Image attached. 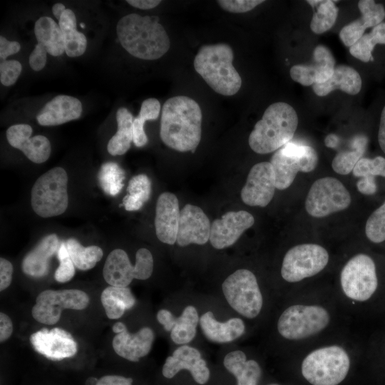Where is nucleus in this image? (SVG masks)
Segmentation results:
<instances>
[{"label": "nucleus", "mask_w": 385, "mask_h": 385, "mask_svg": "<svg viewBox=\"0 0 385 385\" xmlns=\"http://www.w3.org/2000/svg\"><path fill=\"white\" fill-rule=\"evenodd\" d=\"M202 111L199 104L185 96L168 99L163 106L160 136L169 148L194 153L202 135Z\"/></svg>", "instance_id": "f257e3e1"}, {"label": "nucleus", "mask_w": 385, "mask_h": 385, "mask_svg": "<svg viewBox=\"0 0 385 385\" xmlns=\"http://www.w3.org/2000/svg\"><path fill=\"white\" fill-rule=\"evenodd\" d=\"M121 46L130 55L143 60H156L170 48L169 36L155 16L130 14L116 26Z\"/></svg>", "instance_id": "f03ea898"}, {"label": "nucleus", "mask_w": 385, "mask_h": 385, "mask_svg": "<svg viewBox=\"0 0 385 385\" xmlns=\"http://www.w3.org/2000/svg\"><path fill=\"white\" fill-rule=\"evenodd\" d=\"M297 125V114L292 106L284 102L272 103L255 125L249 135V145L259 154L274 152L290 142Z\"/></svg>", "instance_id": "7ed1b4c3"}, {"label": "nucleus", "mask_w": 385, "mask_h": 385, "mask_svg": "<svg viewBox=\"0 0 385 385\" xmlns=\"http://www.w3.org/2000/svg\"><path fill=\"white\" fill-rule=\"evenodd\" d=\"M233 58L232 48L227 43L204 45L196 54L193 65L212 90L230 96L236 94L242 86V78L232 64Z\"/></svg>", "instance_id": "20e7f679"}, {"label": "nucleus", "mask_w": 385, "mask_h": 385, "mask_svg": "<svg viewBox=\"0 0 385 385\" xmlns=\"http://www.w3.org/2000/svg\"><path fill=\"white\" fill-rule=\"evenodd\" d=\"M350 366L349 351L332 344L309 351L301 363V373L312 385H339L346 377Z\"/></svg>", "instance_id": "39448f33"}, {"label": "nucleus", "mask_w": 385, "mask_h": 385, "mask_svg": "<svg viewBox=\"0 0 385 385\" xmlns=\"http://www.w3.org/2000/svg\"><path fill=\"white\" fill-rule=\"evenodd\" d=\"M332 315L323 305L297 303L287 307L277 321V331L284 339L299 342L324 332L330 324Z\"/></svg>", "instance_id": "423d86ee"}, {"label": "nucleus", "mask_w": 385, "mask_h": 385, "mask_svg": "<svg viewBox=\"0 0 385 385\" xmlns=\"http://www.w3.org/2000/svg\"><path fill=\"white\" fill-rule=\"evenodd\" d=\"M67 183V173L61 167H55L41 175L31 192L34 212L44 218L63 214L68 205Z\"/></svg>", "instance_id": "0eeeda50"}, {"label": "nucleus", "mask_w": 385, "mask_h": 385, "mask_svg": "<svg viewBox=\"0 0 385 385\" xmlns=\"http://www.w3.org/2000/svg\"><path fill=\"white\" fill-rule=\"evenodd\" d=\"M343 294L355 302L369 300L378 287L374 261L366 254L359 253L344 265L340 273Z\"/></svg>", "instance_id": "6e6552de"}, {"label": "nucleus", "mask_w": 385, "mask_h": 385, "mask_svg": "<svg viewBox=\"0 0 385 385\" xmlns=\"http://www.w3.org/2000/svg\"><path fill=\"white\" fill-rule=\"evenodd\" d=\"M225 299L241 315L254 319L260 313L263 298L254 273L240 269L228 276L222 284Z\"/></svg>", "instance_id": "1a4fd4ad"}, {"label": "nucleus", "mask_w": 385, "mask_h": 385, "mask_svg": "<svg viewBox=\"0 0 385 385\" xmlns=\"http://www.w3.org/2000/svg\"><path fill=\"white\" fill-rule=\"evenodd\" d=\"M270 163L276 188L285 190L292 184L298 172L309 173L315 169L318 155L311 146L289 142L273 154Z\"/></svg>", "instance_id": "9d476101"}, {"label": "nucleus", "mask_w": 385, "mask_h": 385, "mask_svg": "<svg viewBox=\"0 0 385 385\" xmlns=\"http://www.w3.org/2000/svg\"><path fill=\"white\" fill-rule=\"evenodd\" d=\"M153 270V258L145 248L139 249L135 254V264L133 265L127 253L115 249L108 255L103 269L105 281L111 286L128 287L133 279H148Z\"/></svg>", "instance_id": "9b49d317"}, {"label": "nucleus", "mask_w": 385, "mask_h": 385, "mask_svg": "<svg viewBox=\"0 0 385 385\" xmlns=\"http://www.w3.org/2000/svg\"><path fill=\"white\" fill-rule=\"evenodd\" d=\"M329 260L327 250L319 245H295L284 255L281 267L282 277L287 282H299L322 272Z\"/></svg>", "instance_id": "f8f14e48"}, {"label": "nucleus", "mask_w": 385, "mask_h": 385, "mask_svg": "<svg viewBox=\"0 0 385 385\" xmlns=\"http://www.w3.org/2000/svg\"><path fill=\"white\" fill-rule=\"evenodd\" d=\"M351 202L349 191L338 179L325 177L317 180L311 186L305 209L314 217H324L346 209Z\"/></svg>", "instance_id": "ddd939ff"}, {"label": "nucleus", "mask_w": 385, "mask_h": 385, "mask_svg": "<svg viewBox=\"0 0 385 385\" xmlns=\"http://www.w3.org/2000/svg\"><path fill=\"white\" fill-rule=\"evenodd\" d=\"M89 301L88 295L80 289H46L36 297L31 314L37 322L53 325L59 321L63 309L82 310Z\"/></svg>", "instance_id": "4468645a"}, {"label": "nucleus", "mask_w": 385, "mask_h": 385, "mask_svg": "<svg viewBox=\"0 0 385 385\" xmlns=\"http://www.w3.org/2000/svg\"><path fill=\"white\" fill-rule=\"evenodd\" d=\"M275 188V177L271 163H258L249 172L241 190V198L247 205L265 207L272 200Z\"/></svg>", "instance_id": "2eb2a0df"}, {"label": "nucleus", "mask_w": 385, "mask_h": 385, "mask_svg": "<svg viewBox=\"0 0 385 385\" xmlns=\"http://www.w3.org/2000/svg\"><path fill=\"white\" fill-rule=\"evenodd\" d=\"M30 342L39 354L52 360L71 357L77 352V344L65 329L55 327L42 328L30 336Z\"/></svg>", "instance_id": "dca6fc26"}, {"label": "nucleus", "mask_w": 385, "mask_h": 385, "mask_svg": "<svg viewBox=\"0 0 385 385\" xmlns=\"http://www.w3.org/2000/svg\"><path fill=\"white\" fill-rule=\"evenodd\" d=\"M255 223L252 214L245 210L230 211L212 222L210 242L215 249L228 247Z\"/></svg>", "instance_id": "f3484780"}, {"label": "nucleus", "mask_w": 385, "mask_h": 385, "mask_svg": "<svg viewBox=\"0 0 385 385\" xmlns=\"http://www.w3.org/2000/svg\"><path fill=\"white\" fill-rule=\"evenodd\" d=\"M335 68V60L330 50L319 45L313 51L312 61L293 66L289 71L292 79L302 86L321 84L327 81Z\"/></svg>", "instance_id": "a211bd4d"}, {"label": "nucleus", "mask_w": 385, "mask_h": 385, "mask_svg": "<svg viewBox=\"0 0 385 385\" xmlns=\"http://www.w3.org/2000/svg\"><path fill=\"white\" fill-rule=\"evenodd\" d=\"M183 369L188 370L199 384H206L210 379V370L200 351L187 345L178 347L166 359L162 373L165 378L172 379Z\"/></svg>", "instance_id": "6ab92c4d"}, {"label": "nucleus", "mask_w": 385, "mask_h": 385, "mask_svg": "<svg viewBox=\"0 0 385 385\" xmlns=\"http://www.w3.org/2000/svg\"><path fill=\"white\" fill-rule=\"evenodd\" d=\"M210 222L203 210L191 204L180 210L177 243L180 247L190 244L205 245L210 239Z\"/></svg>", "instance_id": "aec40b11"}, {"label": "nucleus", "mask_w": 385, "mask_h": 385, "mask_svg": "<svg viewBox=\"0 0 385 385\" xmlns=\"http://www.w3.org/2000/svg\"><path fill=\"white\" fill-rule=\"evenodd\" d=\"M32 132L31 125L16 124L7 129L6 138L12 147L22 151L26 157L33 163H44L51 155L50 141L42 135H37L30 138Z\"/></svg>", "instance_id": "412c9836"}, {"label": "nucleus", "mask_w": 385, "mask_h": 385, "mask_svg": "<svg viewBox=\"0 0 385 385\" xmlns=\"http://www.w3.org/2000/svg\"><path fill=\"white\" fill-rule=\"evenodd\" d=\"M180 210L176 195L169 192L161 193L155 207V228L158 239L168 245L177 241Z\"/></svg>", "instance_id": "4be33fe9"}, {"label": "nucleus", "mask_w": 385, "mask_h": 385, "mask_svg": "<svg viewBox=\"0 0 385 385\" xmlns=\"http://www.w3.org/2000/svg\"><path fill=\"white\" fill-rule=\"evenodd\" d=\"M154 340V333L149 327H143L135 334L126 329L113 337L112 346L120 356L130 361H138L150 351Z\"/></svg>", "instance_id": "5701e85b"}, {"label": "nucleus", "mask_w": 385, "mask_h": 385, "mask_svg": "<svg viewBox=\"0 0 385 385\" xmlns=\"http://www.w3.org/2000/svg\"><path fill=\"white\" fill-rule=\"evenodd\" d=\"M82 110V104L78 98L58 95L43 106L37 115L36 120L41 125H58L78 119Z\"/></svg>", "instance_id": "b1692460"}, {"label": "nucleus", "mask_w": 385, "mask_h": 385, "mask_svg": "<svg viewBox=\"0 0 385 385\" xmlns=\"http://www.w3.org/2000/svg\"><path fill=\"white\" fill-rule=\"evenodd\" d=\"M58 237L54 233L42 238L24 257L21 263L24 273L34 277L46 275L48 272L49 260L58 249Z\"/></svg>", "instance_id": "393cba45"}, {"label": "nucleus", "mask_w": 385, "mask_h": 385, "mask_svg": "<svg viewBox=\"0 0 385 385\" xmlns=\"http://www.w3.org/2000/svg\"><path fill=\"white\" fill-rule=\"evenodd\" d=\"M200 324L204 335L211 342H230L240 337L245 327L240 318H232L225 322L216 320L212 312H207L200 318Z\"/></svg>", "instance_id": "a878e982"}, {"label": "nucleus", "mask_w": 385, "mask_h": 385, "mask_svg": "<svg viewBox=\"0 0 385 385\" xmlns=\"http://www.w3.org/2000/svg\"><path fill=\"white\" fill-rule=\"evenodd\" d=\"M361 78L353 68L346 65L335 67L332 77L326 82L312 85L314 92L319 96H325L339 89L348 94L356 95L361 88Z\"/></svg>", "instance_id": "bb28decb"}, {"label": "nucleus", "mask_w": 385, "mask_h": 385, "mask_svg": "<svg viewBox=\"0 0 385 385\" xmlns=\"http://www.w3.org/2000/svg\"><path fill=\"white\" fill-rule=\"evenodd\" d=\"M223 364L226 369L235 376L237 385H257L262 370L259 364L253 359H247L245 354L236 350L225 356Z\"/></svg>", "instance_id": "cd10ccee"}, {"label": "nucleus", "mask_w": 385, "mask_h": 385, "mask_svg": "<svg viewBox=\"0 0 385 385\" xmlns=\"http://www.w3.org/2000/svg\"><path fill=\"white\" fill-rule=\"evenodd\" d=\"M352 172L355 177L359 178L356 183L359 192L366 195H373L377 189L374 178H385V158L381 156L373 159L361 158Z\"/></svg>", "instance_id": "c85d7f7f"}, {"label": "nucleus", "mask_w": 385, "mask_h": 385, "mask_svg": "<svg viewBox=\"0 0 385 385\" xmlns=\"http://www.w3.org/2000/svg\"><path fill=\"white\" fill-rule=\"evenodd\" d=\"M34 33L38 43L42 44L47 52L58 56L65 52V41L61 28L48 16H42L35 22Z\"/></svg>", "instance_id": "c756f323"}, {"label": "nucleus", "mask_w": 385, "mask_h": 385, "mask_svg": "<svg viewBox=\"0 0 385 385\" xmlns=\"http://www.w3.org/2000/svg\"><path fill=\"white\" fill-rule=\"evenodd\" d=\"M101 301L107 317L111 319H119L135 304L130 288L111 285L102 292Z\"/></svg>", "instance_id": "7c9ffc66"}, {"label": "nucleus", "mask_w": 385, "mask_h": 385, "mask_svg": "<svg viewBox=\"0 0 385 385\" xmlns=\"http://www.w3.org/2000/svg\"><path fill=\"white\" fill-rule=\"evenodd\" d=\"M58 25L65 41V52L69 57L83 55L87 47L86 37L76 30V17L74 12L66 9L58 20Z\"/></svg>", "instance_id": "2f4dec72"}, {"label": "nucleus", "mask_w": 385, "mask_h": 385, "mask_svg": "<svg viewBox=\"0 0 385 385\" xmlns=\"http://www.w3.org/2000/svg\"><path fill=\"white\" fill-rule=\"evenodd\" d=\"M116 120L118 130L109 140L107 150L112 155H122L130 149L133 141V118L126 108L121 107L116 112Z\"/></svg>", "instance_id": "473e14b6"}, {"label": "nucleus", "mask_w": 385, "mask_h": 385, "mask_svg": "<svg viewBox=\"0 0 385 385\" xmlns=\"http://www.w3.org/2000/svg\"><path fill=\"white\" fill-rule=\"evenodd\" d=\"M368 139L364 135H356L350 141L351 146L339 151L334 158L332 167L337 173L347 175L351 173L357 162L365 153Z\"/></svg>", "instance_id": "72a5a7b5"}, {"label": "nucleus", "mask_w": 385, "mask_h": 385, "mask_svg": "<svg viewBox=\"0 0 385 385\" xmlns=\"http://www.w3.org/2000/svg\"><path fill=\"white\" fill-rule=\"evenodd\" d=\"M65 244L74 266L80 270L92 269L103 255L100 247L96 245L84 247L74 238L68 239Z\"/></svg>", "instance_id": "f704fd0d"}, {"label": "nucleus", "mask_w": 385, "mask_h": 385, "mask_svg": "<svg viewBox=\"0 0 385 385\" xmlns=\"http://www.w3.org/2000/svg\"><path fill=\"white\" fill-rule=\"evenodd\" d=\"M199 322L198 313L193 306L186 307L179 317H175L170 332L173 342L177 344H184L191 342L196 334V327Z\"/></svg>", "instance_id": "c9c22d12"}, {"label": "nucleus", "mask_w": 385, "mask_h": 385, "mask_svg": "<svg viewBox=\"0 0 385 385\" xmlns=\"http://www.w3.org/2000/svg\"><path fill=\"white\" fill-rule=\"evenodd\" d=\"M151 194V182L144 174L133 177L127 188L123 205L128 211L138 210L148 200Z\"/></svg>", "instance_id": "e433bc0d"}, {"label": "nucleus", "mask_w": 385, "mask_h": 385, "mask_svg": "<svg viewBox=\"0 0 385 385\" xmlns=\"http://www.w3.org/2000/svg\"><path fill=\"white\" fill-rule=\"evenodd\" d=\"M160 112V103L156 98H150L143 101L139 115L133 119V143L137 147H143L148 143V137L144 130L147 120H156Z\"/></svg>", "instance_id": "4c0bfd02"}, {"label": "nucleus", "mask_w": 385, "mask_h": 385, "mask_svg": "<svg viewBox=\"0 0 385 385\" xmlns=\"http://www.w3.org/2000/svg\"><path fill=\"white\" fill-rule=\"evenodd\" d=\"M385 44V23L374 26L369 34H364L349 48V52L356 58L369 62L373 61L372 51L376 44Z\"/></svg>", "instance_id": "58836bf2"}, {"label": "nucleus", "mask_w": 385, "mask_h": 385, "mask_svg": "<svg viewBox=\"0 0 385 385\" xmlns=\"http://www.w3.org/2000/svg\"><path fill=\"white\" fill-rule=\"evenodd\" d=\"M337 15L338 8L333 1H319L310 23L311 30L317 34L327 31L335 24Z\"/></svg>", "instance_id": "ea45409f"}, {"label": "nucleus", "mask_w": 385, "mask_h": 385, "mask_svg": "<svg viewBox=\"0 0 385 385\" xmlns=\"http://www.w3.org/2000/svg\"><path fill=\"white\" fill-rule=\"evenodd\" d=\"M124 178L123 170L115 163L103 164L99 172L101 185L111 195H115L120 191Z\"/></svg>", "instance_id": "a19ab883"}, {"label": "nucleus", "mask_w": 385, "mask_h": 385, "mask_svg": "<svg viewBox=\"0 0 385 385\" xmlns=\"http://www.w3.org/2000/svg\"><path fill=\"white\" fill-rule=\"evenodd\" d=\"M365 233L372 242L380 243L385 240V201L369 217Z\"/></svg>", "instance_id": "79ce46f5"}, {"label": "nucleus", "mask_w": 385, "mask_h": 385, "mask_svg": "<svg viewBox=\"0 0 385 385\" xmlns=\"http://www.w3.org/2000/svg\"><path fill=\"white\" fill-rule=\"evenodd\" d=\"M358 7L361 14V19L367 29L379 25L385 18L384 6L376 4L373 0H361Z\"/></svg>", "instance_id": "37998d69"}, {"label": "nucleus", "mask_w": 385, "mask_h": 385, "mask_svg": "<svg viewBox=\"0 0 385 385\" xmlns=\"http://www.w3.org/2000/svg\"><path fill=\"white\" fill-rule=\"evenodd\" d=\"M59 266L54 273V279L61 283L70 281L75 275V266L66 249L65 242H61L58 250Z\"/></svg>", "instance_id": "c03bdc74"}, {"label": "nucleus", "mask_w": 385, "mask_h": 385, "mask_svg": "<svg viewBox=\"0 0 385 385\" xmlns=\"http://www.w3.org/2000/svg\"><path fill=\"white\" fill-rule=\"evenodd\" d=\"M366 29L361 19H358L342 29L339 38L346 46L351 47L364 34Z\"/></svg>", "instance_id": "a18cd8bd"}, {"label": "nucleus", "mask_w": 385, "mask_h": 385, "mask_svg": "<svg viewBox=\"0 0 385 385\" xmlns=\"http://www.w3.org/2000/svg\"><path fill=\"white\" fill-rule=\"evenodd\" d=\"M22 70L20 62L15 60L4 61L0 63V81L5 86L16 83Z\"/></svg>", "instance_id": "49530a36"}, {"label": "nucleus", "mask_w": 385, "mask_h": 385, "mask_svg": "<svg viewBox=\"0 0 385 385\" xmlns=\"http://www.w3.org/2000/svg\"><path fill=\"white\" fill-rule=\"evenodd\" d=\"M225 11L231 13H245L263 3L262 0H219L217 1Z\"/></svg>", "instance_id": "de8ad7c7"}, {"label": "nucleus", "mask_w": 385, "mask_h": 385, "mask_svg": "<svg viewBox=\"0 0 385 385\" xmlns=\"http://www.w3.org/2000/svg\"><path fill=\"white\" fill-rule=\"evenodd\" d=\"M47 51L41 43H38L29 56V65L31 68L38 71L42 70L46 63Z\"/></svg>", "instance_id": "09e8293b"}, {"label": "nucleus", "mask_w": 385, "mask_h": 385, "mask_svg": "<svg viewBox=\"0 0 385 385\" xmlns=\"http://www.w3.org/2000/svg\"><path fill=\"white\" fill-rule=\"evenodd\" d=\"M13 265L5 258H0V291L6 289L11 283Z\"/></svg>", "instance_id": "8fccbe9b"}, {"label": "nucleus", "mask_w": 385, "mask_h": 385, "mask_svg": "<svg viewBox=\"0 0 385 385\" xmlns=\"http://www.w3.org/2000/svg\"><path fill=\"white\" fill-rule=\"evenodd\" d=\"M21 49V46L17 41H10L5 37L0 36V58L1 61L12 54L18 53Z\"/></svg>", "instance_id": "3c124183"}, {"label": "nucleus", "mask_w": 385, "mask_h": 385, "mask_svg": "<svg viewBox=\"0 0 385 385\" xmlns=\"http://www.w3.org/2000/svg\"><path fill=\"white\" fill-rule=\"evenodd\" d=\"M13 324L10 317L5 313H0V342L7 340L12 334Z\"/></svg>", "instance_id": "603ef678"}, {"label": "nucleus", "mask_w": 385, "mask_h": 385, "mask_svg": "<svg viewBox=\"0 0 385 385\" xmlns=\"http://www.w3.org/2000/svg\"><path fill=\"white\" fill-rule=\"evenodd\" d=\"M133 379L119 375H106L102 376L97 385H132Z\"/></svg>", "instance_id": "864d4df0"}, {"label": "nucleus", "mask_w": 385, "mask_h": 385, "mask_svg": "<svg viewBox=\"0 0 385 385\" xmlns=\"http://www.w3.org/2000/svg\"><path fill=\"white\" fill-rule=\"evenodd\" d=\"M156 317L158 322L163 326L165 330L171 332L175 317L169 310L164 309L159 310Z\"/></svg>", "instance_id": "5fc2aeb1"}, {"label": "nucleus", "mask_w": 385, "mask_h": 385, "mask_svg": "<svg viewBox=\"0 0 385 385\" xmlns=\"http://www.w3.org/2000/svg\"><path fill=\"white\" fill-rule=\"evenodd\" d=\"M127 3L140 9H150L156 7L161 3L158 0H127Z\"/></svg>", "instance_id": "6e6d98bb"}, {"label": "nucleus", "mask_w": 385, "mask_h": 385, "mask_svg": "<svg viewBox=\"0 0 385 385\" xmlns=\"http://www.w3.org/2000/svg\"><path fill=\"white\" fill-rule=\"evenodd\" d=\"M378 141L381 149L385 153V106L384 107L381 114L378 133Z\"/></svg>", "instance_id": "4d7b16f0"}, {"label": "nucleus", "mask_w": 385, "mask_h": 385, "mask_svg": "<svg viewBox=\"0 0 385 385\" xmlns=\"http://www.w3.org/2000/svg\"><path fill=\"white\" fill-rule=\"evenodd\" d=\"M324 143L328 148H336L339 143V138L336 135L329 134L326 137Z\"/></svg>", "instance_id": "13d9d810"}, {"label": "nucleus", "mask_w": 385, "mask_h": 385, "mask_svg": "<svg viewBox=\"0 0 385 385\" xmlns=\"http://www.w3.org/2000/svg\"><path fill=\"white\" fill-rule=\"evenodd\" d=\"M66 9V6L63 4L56 3L52 7V12L54 16L59 20Z\"/></svg>", "instance_id": "bf43d9fd"}, {"label": "nucleus", "mask_w": 385, "mask_h": 385, "mask_svg": "<svg viewBox=\"0 0 385 385\" xmlns=\"http://www.w3.org/2000/svg\"><path fill=\"white\" fill-rule=\"evenodd\" d=\"M126 326L123 322H116L115 324H113L112 327V330L113 332L116 334H119L123 332L126 329Z\"/></svg>", "instance_id": "052dcab7"}, {"label": "nucleus", "mask_w": 385, "mask_h": 385, "mask_svg": "<svg viewBox=\"0 0 385 385\" xmlns=\"http://www.w3.org/2000/svg\"><path fill=\"white\" fill-rule=\"evenodd\" d=\"M98 379L95 377H89L86 381V385H97Z\"/></svg>", "instance_id": "680f3d73"}, {"label": "nucleus", "mask_w": 385, "mask_h": 385, "mask_svg": "<svg viewBox=\"0 0 385 385\" xmlns=\"http://www.w3.org/2000/svg\"><path fill=\"white\" fill-rule=\"evenodd\" d=\"M268 385H279L277 384H268Z\"/></svg>", "instance_id": "e2e57ef3"}]
</instances>
